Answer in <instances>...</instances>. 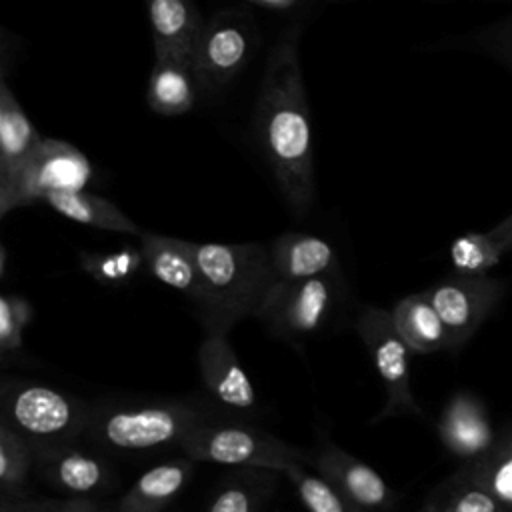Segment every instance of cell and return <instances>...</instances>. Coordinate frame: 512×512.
<instances>
[{
	"instance_id": "obj_19",
	"label": "cell",
	"mask_w": 512,
	"mask_h": 512,
	"mask_svg": "<svg viewBox=\"0 0 512 512\" xmlns=\"http://www.w3.org/2000/svg\"><path fill=\"white\" fill-rule=\"evenodd\" d=\"M392 320L404 342L414 354H432L450 350L448 332L424 292L410 294L394 304Z\"/></svg>"
},
{
	"instance_id": "obj_7",
	"label": "cell",
	"mask_w": 512,
	"mask_h": 512,
	"mask_svg": "<svg viewBox=\"0 0 512 512\" xmlns=\"http://www.w3.org/2000/svg\"><path fill=\"white\" fill-rule=\"evenodd\" d=\"M340 296L342 278L338 272L292 282L280 280L256 318L272 334L300 342L324 328L336 312Z\"/></svg>"
},
{
	"instance_id": "obj_32",
	"label": "cell",
	"mask_w": 512,
	"mask_h": 512,
	"mask_svg": "<svg viewBox=\"0 0 512 512\" xmlns=\"http://www.w3.org/2000/svg\"><path fill=\"white\" fill-rule=\"evenodd\" d=\"M488 234L498 244V248L502 252L512 250V214L508 218H504L498 226H494Z\"/></svg>"
},
{
	"instance_id": "obj_9",
	"label": "cell",
	"mask_w": 512,
	"mask_h": 512,
	"mask_svg": "<svg viewBox=\"0 0 512 512\" xmlns=\"http://www.w3.org/2000/svg\"><path fill=\"white\" fill-rule=\"evenodd\" d=\"M258 44V28L250 14L222 10L214 14L202 30L194 74L200 92H218L232 82L250 60Z\"/></svg>"
},
{
	"instance_id": "obj_2",
	"label": "cell",
	"mask_w": 512,
	"mask_h": 512,
	"mask_svg": "<svg viewBox=\"0 0 512 512\" xmlns=\"http://www.w3.org/2000/svg\"><path fill=\"white\" fill-rule=\"evenodd\" d=\"M200 274V296L194 302L206 332L226 334L236 322L258 316L280 282L270 248L256 242H192Z\"/></svg>"
},
{
	"instance_id": "obj_22",
	"label": "cell",
	"mask_w": 512,
	"mask_h": 512,
	"mask_svg": "<svg viewBox=\"0 0 512 512\" xmlns=\"http://www.w3.org/2000/svg\"><path fill=\"white\" fill-rule=\"evenodd\" d=\"M42 202L54 208L64 218L74 222L104 230V232H122V234H142L140 228L110 200L88 194L84 190L76 192H52Z\"/></svg>"
},
{
	"instance_id": "obj_15",
	"label": "cell",
	"mask_w": 512,
	"mask_h": 512,
	"mask_svg": "<svg viewBox=\"0 0 512 512\" xmlns=\"http://www.w3.org/2000/svg\"><path fill=\"white\" fill-rule=\"evenodd\" d=\"M36 466L46 482L72 498H90L114 484L112 468L104 458L74 446L36 460Z\"/></svg>"
},
{
	"instance_id": "obj_29",
	"label": "cell",
	"mask_w": 512,
	"mask_h": 512,
	"mask_svg": "<svg viewBox=\"0 0 512 512\" xmlns=\"http://www.w3.org/2000/svg\"><path fill=\"white\" fill-rule=\"evenodd\" d=\"M142 264V250L128 244L106 254L80 252V266L100 284H124L142 268Z\"/></svg>"
},
{
	"instance_id": "obj_16",
	"label": "cell",
	"mask_w": 512,
	"mask_h": 512,
	"mask_svg": "<svg viewBox=\"0 0 512 512\" xmlns=\"http://www.w3.org/2000/svg\"><path fill=\"white\" fill-rule=\"evenodd\" d=\"M272 264L278 280H306L338 272V254L322 236L310 232H284L272 246Z\"/></svg>"
},
{
	"instance_id": "obj_33",
	"label": "cell",
	"mask_w": 512,
	"mask_h": 512,
	"mask_svg": "<svg viewBox=\"0 0 512 512\" xmlns=\"http://www.w3.org/2000/svg\"><path fill=\"white\" fill-rule=\"evenodd\" d=\"M66 512H100L92 498H68Z\"/></svg>"
},
{
	"instance_id": "obj_35",
	"label": "cell",
	"mask_w": 512,
	"mask_h": 512,
	"mask_svg": "<svg viewBox=\"0 0 512 512\" xmlns=\"http://www.w3.org/2000/svg\"><path fill=\"white\" fill-rule=\"evenodd\" d=\"M0 254H2V258H0V274L4 276V274H6V248H4V246H2Z\"/></svg>"
},
{
	"instance_id": "obj_30",
	"label": "cell",
	"mask_w": 512,
	"mask_h": 512,
	"mask_svg": "<svg viewBox=\"0 0 512 512\" xmlns=\"http://www.w3.org/2000/svg\"><path fill=\"white\" fill-rule=\"evenodd\" d=\"M32 318L34 308L24 296H0V354L4 362L22 354V334Z\"/></svg>"
},
{
	"instance_id": "obj_3",
	"label": "cell",
	"mask_w": 512,
	"mask_h": 512,
	"mask_svg": "<svg viewBox=\"0 0 512 512\" xmlns=\"http://www.w3.org/2000/svg\"><path fill=\"white\" fill-rule=\"evenodd\" d=\"M90 414V404L40 382L6 380L0 390V424L18 434L36 460L86 436Z\"/></svg>"
},
{
	"instance_id": "obj_18",
	"label": "cell",
	"mask_w": 512,
	"mask_h": 512,
	"mask_svg": "<svg viewBox=\"0 0 512 512\" xmlns=\"http://www.w3.org/2000/svg\"><path fill=\"white\" fill-rule=\"evenodd\" d=\"M196 460L184 456L146 470L120 498L116 512H160L186 486Z\"/></svg>"
},
{
	"instance_id": "obj_8",
	"label": "cell",
	"mask_w": 512,
	"mask_h": 512,
	"mask_svg": "<svg viewBox=\"0 0 512 512\" xmlns=\"http://www.w3.org/2000/svg\"><path fill=\"white\" fill-rule=\"evenodd\" d=\"M356 330L386 392V406L380 418L422 416V408L410 388V354L414 352L396 330L390 310L364 306L358 314Z\"/></svg>"
},
{
	"instance_id": "obj_28",
	"label": "cell",
	"mask_w": 512,
	"mask_h": 512,
	"mask_svg": "<svg viewBox=\"0 0 512 512\" xmlns=\"http://www.w3.org/2000/svg\"><path fill=\"white\" fill-rule=\"evenodd\" d=\"M502 254L504 252L488 232H466L450 246L454 272L468 276H486V272L500 262Z\"/></svg>"
},
{
	"instance_id": "obj_21",
	"label": "cell",
	"mask_w": 512,
	"mask_h": 512,
	"mask_svg": "<svg viewBox=\"0 0 512 512\" xmlns=\"http://www.w3.org/2000/svg\"><path fill=\"white\" fill-rule=\"evenodd\" d=\"M42 136L2 80L0 84V182H6Z\"/></svg>"
},
{
	"instance_id": "obj_13",
	"label": "cell",
	"mask_w": 512,
	"mask_h": 512,
	"mask_svg": "<svg viewBox=\"0 0 512 512\" xmlns=\"http://www.w3.org/2000/svg\"><path fill=\"white\" fill-rule=\"evenodd\" d=\"M198 368L204 388L224 408L246 412L256 406V390L244 372L226 334L206 332L198 348Z\"/></svg>"
},
{
	"instance_id": "obj_10",
	"label": "cell",
	"mask_w": 512,
	"mask_h": 512,
	"mask_svg": "<svg viewBox=\"0 0 512 512\" xmlns=\"http://www.w3.org/2000/svg\"><path fill=\"white\" fill-rule=\"evenodd\" d=\"M426 298L436 308L448 338L450 350L466 344L480 324L494 310L504 294V284L488 276L452 274L424 290Z\"/></svg>"
},
{
	"instance_id": "obj_5",
	"label": "cell",
	"mask_w": 512,
	"mask_h": 512,
	"mask_svg": "<svg viewBox=\"0 0 512 512\" xmlns=\"http://www.w3.org/2000/svg\"><path fill=\"white\" fill-rule=\"evenodd\" d=\"M180 448L196 462L266 468L282 474L310 460L298 446L246 424L204 422L182 440Z\"/></svg>"
},
{
	"instance_id": "obj_1",
	"label": "cell",
	"mask_w": 512,
	"mask_h": 512,
	"mask_svg": "<svg viewBox=\"0 0 512 512\" xmlns=\"http://www.w3.org/2000/svg\"><path fill=\"white\" fill-rule=\"evenodd\" d=\"M298 38L300 26H292L272 48L254 116L260 148L294 218L306 216L314 202L312 128Z\"/></svg>"
},
{
	"instance_id": "obj_27",
	"label": "cell",
	"mask_w": 512,
	"mask_h": 512,
	"mask_svg": "<svg viewBox=\"0 0 512 512\" xmlns=\"http://www.w3.org/2000/svg\"><path fill=\"white\" fill-rule=\"evenodd\" d=\"M286 476L292 480L298 498L308 512H366L322 476L306 472L304 466L290 468Z\"/></svg>"
},
{
	"instance_id": "obj_36",
	"label": "cell",
	"mask_w": 512,
	"mask_h": 512,
	"mask_svg": "<svg viewBox=\"0 0 512 512\" xmlns=\"http://www.w3.org/2000/svg\"><path fill=\"white\" fill-rule=\"evenodd\" d=\"M506 32H512V22H508V26H506ZM512 40V38H510Z\"/></svg>"
},
{
	"instance_id": "obj_31",
	"label": "cell",
	"mask_w": 512,
	"mask_h": 512,
	"mask_svg": "<svg viewBox=\"0 0 512 512\" xmlns=\"http://www.w3.org/2000/svg\"><path fill=\"white\" fill-rule=\"evenodd\" d=\"M10 504V512H66V500L64 502H30V500H6Z\"/></svg>"
},
{
	"instance_id": "obj_14",
	"label": "cell",
	"mask_w": 512,
	"mask_h": 512,
	"mask_svg": "<svg viewBox=\"0 0 512 512\" xmlns=\"http://www.w3.org/2000/svg\"><path fill=\"white\" fill-rule=\"evenodd\" d=\"M156 60L194 66L204 20L192 0H146Z\"/></svg>"
},
{
	"instance_id": "obj_4",
	"label": "cell",
	"mask_w": 512,
	"mask_h": 512,
	"mask_svg": "<svg viewBox=\"0 0 512 512\" xmlns=\"http://www.w3.org/2000/svg\"><path fill=\"white\" fill-rule=\"evenodd\" d=\"M208 422L186 402L100 404L92 406L86 436L108 450L146 452L178 446L200 424Z\"/></svg>"
},
{
	"instance_id": "obj_23",
	"label": "cell",
	"mask_w": 512,
	"mask_h": 512,
	"mask_svg": "<svg viewBox=\"0 0 512 512\" xmlns=\"http://www.w3.org/2000/svg\"><path fill=\"white\" fill-rule=\"evenodd\" d=\"M422 512H508L460 466L426 498Z\"/></svg>"
},
{
	"instance_id": "obj_20",
	"label": "cell",
	"mask_w": 512,
	"mask_h": 512,
	"mask_svg": "<svg viewBox=\"0 0 512 512\" xmlns=\"http://www.w3.org/2000/svg\"><path fill=\"white\" fill-rule=\"evenodd\" d=\"M200 86L194 66L176 60H156L148 80V106L162 116L184 114L194 108Z\"/></svg>"
},
{
	"instance_id": "obj_24",
	"label": "cell",
	"mask_w": 512,
	"mask_h": 512,
	"mask_svg": "<svg viewBox=\"0 0 512 512\" xmlns=\"http://www.w3.org/2000/svg\"><path fill=\"white\" fill-rule=\"evenodd\" d=\"M272 472L266 468H240L216 490L206 512H260L272 492Z\"/></svg>"
},
{
	"instance_id": "obj_17",
	"label": "cell",
	"mask_w": 512,
	"mask_h": 512,
	"mask_svg": "<svg viewBox=\"0 0 512 512\" xmlns=\"http://www.w3.org/2000/svg\"><path fill=\"white\" fill-rule=\"evenodd\" d=\"M140 250L144 256V264L152 272L156 280L162 284L182 292L192 302L200 296V274L192 254V242L142 232L140 234Z\"/></svg>"
},
{
	"instance_id": "obj_6",
	"label": "cell",
	"mask_w": 512,
	"mask_h": 512,
	"mask_svg": "<svg viewBox=\"0 0 512 512\" xmlns=\"http://www.w3.org/2000/svg\"><path fill=\"white\" fill-rule=\"evenodd\" d=\"M92 178V164L72 144L42 138L16 172L0 182V216L44 200L52 192L82 190Z\"/></svg>"
},
{
	"instance_id": "obj_25",
	"label": "cell",
	"mask_w": 512,
	"mask_h": 512,
	"mask_svg": "<svg viewBox=\"0 0 512 512\" xmlns=\"http://www.w3.org/2000/svg\"><path fill=\"white\" fill-rule=\"evenodd\" d=\"M464 472L512 512V426L498 432L496 444L482 458L462 464Z\"/></svg>"
},
{
	"instance_id": "obj_26",
	"label": "cell",
	"mask_w": 512,
	"mask_h": 512,
	"mask_svg": "<svg viewBox=\"0 0 512 512\" xmlns=\"http://www.w3.org/2000/svg\"><path fill=\"white\" fill-rule=\"evenodd\" d=\"M36 464L30 446L0 424V496L2 500H26L28 474Z\"/></svg>"
},
{
	"instance_id": "obj_34",
	"label": "cell",
	"mask_w": 512,
	"mask_h": 512,
	"mask_svg": "<svg viewBox=\"0 0 512 512\" xmlns=\"http://www.w3.org/2000/svg\"><path fill=\"white\" fill-rule=\"evenodd\" d=\"M248 2L268 8V10H288V8H294L296 4H300L302 0H248Z\"/></svg>"
},
{
	"instance_id": "obj_11",
	"label": "cell",
	"mask_w": 512,
	"mask_h": 512,
	"mask_svg": "<svg viewBox=\"0 0 512 512\" xmlns=\"http://www.w3.org/2000/svg\"><path fill=\"white\" fill-rule=\"evenodd\" d=\"M312 464L318 470V476L366 512H390L400 500L370 464L344 452L336 444L322 446Z\"/></svg>"
},
{
	"instance_id": "obj_12",
	"label": "cell",
	"mask_w": 512,
	"mask_h": 512,
	"mask_svg": "<svg viewBox=\"0 0 512 512\" xmlns=\"http://www.w3.org/2000/svg\"><path fill=\"white\" fill-rule=\"evenodd\" d=\"M438 438L452 456L468 464L490 452L498 432L484 402L476 394L460 390L450 396L440 412Z\"/></svg>"
}]
</instances>
